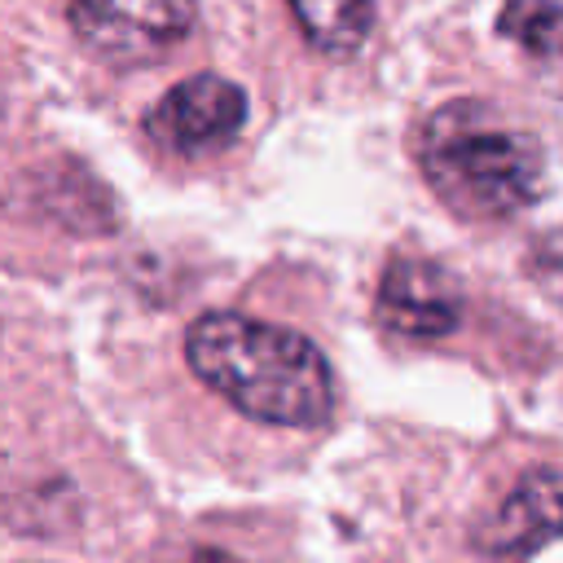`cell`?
I'll return each mask as SVG.
<instances>
[{
    "label": "cell",
    "instance_id": "1",
    "mask_svg": "<svg viewBox=\"0 0 563 563\" xmlns=\"http://www.w3.org/2000/svg\"><path fill=\"white\" fill-rule=\"evenodd\" d=\"M189 369L255 422L321 427L334 413L325 356L295 330L242 312H207L185 334Z\"/></svg>",
    "mask_w": 563,
    "mask_h": 563
},
{
    "label": "cell",
    "instance_id": "2",
    "mask_svg": "<svg viewBox=\"0 0 563 563\" xmlns=\"http://www.w3.org/2000/svg\"><path fill=\"white\" fill-rule=\"evenodd\" d=\"M427 185L466 220H506L545 189V150L497 106L457 97L427 114L418 132Z\"/></svg>",
    "mask_w": 563,
    "mask_h": 563
},
{
    "label": "cell",
    "instance_id": "3",
    "mask_svg": "<svg viewBox=\"0 0 563 563\" xmlns=\"http://www.w3.org/2000/svg\"><path fill=\"white\" fill-rule=\"evenodd\" d=\"M75 35L106 62H150L194 26V0H70Z\"/></svg>",
    "mask_w": 563,
    "mask_h": 563
},
{
    "label": "cell",
    "instance_id": "4",
    "mask_svg": "<svg viewBox=\"0 0 563 563\" xmlns=\"http://www.w3.org/2000/svg\"><path fill=\"white\" fill-rule=\"evenodd\" d=\"M246 119V97L224 75H194L180 79L158 106L150 110V136L172 154H207L238 136Z\"/></svg>",
    "mask_w": 563,
    "mask_h": 563
},
{
    "label": "cell",
    "instance_id": "5",
    "mask_svg": "<svg viewBox=\"0 0 563 563\" xmlns=\"http://www.w3.org/2000/svg\"><path fill=\"white\" fill-rule=\"evenodd\" d=\"M462 317V299L457 286L444 268H435L431 260H413V255H396L378 282V321L409 343H435L444 334H453Z\"/></svg>",
    "mask_w": 563,
    "mask_h": 563
},
{
    "label": "cell",
    "instance_id": "6",
    "mask_svg": "<svg viewBox=\"0 0 563 563\" xmlns=\"http://www.w3.org/2000/svg\"><path fill=\"white\" fill-rule=\"evenodd\" d=\"M554 537H563V471H528L475 528V545L488 559H523Z\"/></svg>",
    "mask_w": 563,
    "mask_h": 563
},
{
    "label": "cell",
    "instance_id": "7",
    "mask_svg": "<svg viewBox=\"0 0 563 563\" xmlns=\"http://www.w3.org/2000/svg\"><path fill=\"white\" fill-rule=\"evenodd\" d=\"M501 31L515 40L537 84L563 101V0H506Z\"/></svg>",
    "mask_w": 563,
    "mask_h": 563
},
{
    "label": "cell",
    "instance_id": "8",
    "mask_svg": "<svg viewBox=\"0 0 563 563\" xmlns=\"http://www.w3.org/2000/svg\"><path fill=\"white\" fill-rule=\"evenodd\" d=\"M290 13L308 44L330 57L356 53L374 26V0H290Z\"/></svg>",
    "mask_w": 563,
    "mask_h": 563
},
{
    "label": "cell",
    "instance_id": "9",
    "mask_svg": "<svg viewBox=\"0 0 563 563\" xmlns=\"http://www.w3.org/2000/svg\"><path fill=\"white\" fill-rule=\"evenodd\" d=\"M185 563H233V559H224V554H211V550H198L194 559H185Z\"/></svg>",
    "mask_w": 563,
    "mask_h": 563
}]
</instances>
